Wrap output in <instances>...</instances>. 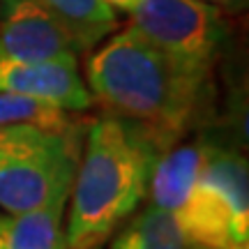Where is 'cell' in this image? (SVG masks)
Returning <instances> with one entry per match:
<instances>
[{
    "instance_id": "cell-1",
    "label": "cell",
    "mask_w": 249,
    "mask_h": 249,
    "mask_svg": "<svg viewBox=\"0 0 249 249\" xmlns=\"http://www.w3.org/2000/svg\"><path fill=\"white\" fill-rule=\"evenodd\" d=\"M90 51L86 86L92 99L148 129L161 150L182 141L203 116L213 83L192 79L132 26Z\"/></svg>"
},
{
    "instance_id": "cell-2",
    "label": "cell",
    "mask_w": 249,
    "mask_h": 249,
    "mask_svg": "<svg viewBox=\"0 0 249 249\" xmlns=\"http://www.w3.org/2000/svg\"><path fill=\"white\" fill-rule=\"evenodd\" d=\"M161 152L141 124L111 113L90 120L67 198V249L102 247L136 213Z\"/></svg>"
},
{
    "instance_id": "cell-3",
    "label": "cell",
    "mask_w": 249,
    "mask_h": 249,
    "mask_svg": "<svg viewBox=\"0 0 249 249\" xmlns=\"http://www.w3.org/2000/svg\"><path fill=\"white\" fill-rule=\"evenodd\" d=\"M88 123L71 129L0 124V208L5 213H28L70 194Z\"/></svg>"
},
{
    "instance_id": "cell-4",
    "label": "cell",
    "mask_w": 249,
    "mask_h": 249,
    "mask_svg": "<svg viewBox=\"0 0 249 249\" xmlns=\"http://www.w3.org/2000/svg\"><path fill=\"white\" fill-rule=\"evenodd\" d=\"M132 28L192 79L213 83V71L229 44L222 12L201 0H139Z\"/></svg>"
},
{
    "instance_id": "cell-5",
    "label": "cell",
    "mask_w": 249,
    "mask_h": 249,
    "mask_svg": "<svg viewBox=\"0 0 249 249\" xmlns=\"http://www.w3.org/2000/svg\"><path fill=\"white\" fill-rule=\"evenodd\" d=\"M81 49L58 18L33 0H0V58H79Z\"/></svg>"
},
{
    "instance_id": "cell-6",
    "label": "cell",
    "mask_w": 249,
    "mask_h": 249,
    "mask_svg": "<svg viewBox=\"0 0 249 249\" xmlns=\"http://www.w3.org/2000/svg\"><path fill=\"white\" fill-rule=\"evenodd\" d=\"M0 92L49 102L71 113H83L95 104L79 71V58L33 62L0 58Z\"/></svg>"
},
{
    "instance_id": "cell-7",
    "label": "cell",
    "mask_w": 249,
    "mask_h": 249,
    "mask_svg": "<svg viewBox=\"0 0 249 249\" xmlns=\"http://www.w3.org/2000/svg\"><path fill=\"white\" fill-rule=\"evenodd\" d=\"M205 143H176L161 152L150 173V205L176 213L198 178Z\"/></svg>"
},
{
    "instance_id": "cell-8",
    "label": "cell",
    "mask_w": 249,
    "mask_h": 249,
    "mask_svg": "<svg viewBox=\"0 0 249 249\" xmlns=\"http://www.w3.org/2000/svg\"><path fill=\"white\" fill-rule=\"evenodd\" d=\"M70 194L55 196L42 208L0 214V249H67L65 205Z\"/></svg>"
},
{
    "instance_id": "cell-9",
    "label": "cell",
    "mask_w": 249,
    "mask_h": 249,
    "mask_svg": "<svg viewBox=\"0 0 249 249\" xmlns=\"http://www.w3.org/2000/svg\"><path fill=\"white\" fill-rule=\"evenodd\" d=\"M58 18L74 37L81 51H90L118 26L116 9L104 0H33Z\"/></svg>"
},
{
    "instance_id": "cell-10",
    "label": "cell",
    "mask_w": 249,
    "mask_h": 249,
    "mask_svg": "<svg viewBox=\"0 0 249 249\" xmlns=\"http://www.w3.org/2000/svg\"><path fill=\"white\" fill-rule=\"evenodd\" d=\"M111 249H189L176 214L148 205L124 224Z\"/></svg>"
},
{
    "instance_id": "cell-11",
    "label": "cell",
    "mask_w": 249,
    "mask_h": 249,
    "mask_svg": "<svg viewBox=\"0 0 249 249\" xmlns=\"http://www.w3.org/2000/svg\"><path fill=\"white\" fill-rule=\"evenodd\" d=\"M39 124L51 129H71L86 124L88 120L79 118L71 111H65L60 107H53L49 102L21 97L12 92H0V124Z\"/></svg>"
},
{
    "instance_id": "cell-12",
    "label": "cell",
    "mask_w": 249,
    "mask_h": 249,
    "mask_svg": "<svg viewBox=\"0 0 249 249\" xmlns=\"http://www.w3.org/2000/svg\"><path fill=\"white\" fill-rule=\"evenodd\" d=\"M201 2H208L217 7L219 12H233V14H240L247 9V2L249 0H201Z\"/></svg>"
},
{
    "instance_id": "cell-13",
    "label": "cell",
    "mask_w": 249,
    "mask_h": 249,
    "mask_svg": "<svg viewBox=\"0 0 249 249\" xmlns=\"http://www.w3.org/2000/svg\"><path fill=\"white\" fill-rule=\"evenodd\" d=\"M108 7H113V9H124V12H129V9L139 2V0H104Z\"/></svg>"
},
{
    "instance_id": "cell-14",
    "label": "cell",
    "mask_w": 249,
    "mask_h": 249,
    "mask_svg": "<svg viewBox=\"0 0 249 249\" xmlns=\"http://www.w3.org/2000/svg\"><path fill=\"white\" fill-rule=\"evenodd\" d=\"M189 249H194V247H189Z\"/></svg>"
}]
</instances>
